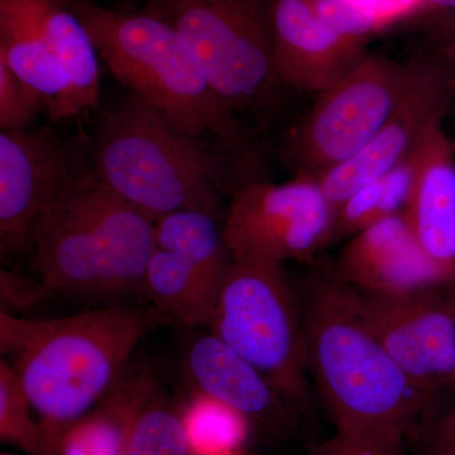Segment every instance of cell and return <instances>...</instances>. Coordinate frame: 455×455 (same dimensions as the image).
<instances>
[{"instance_id":"cell-1","label":"cell","mask_w":455,"mask_h":455,"mask_svg":"<svg viewBox=\"0 0 455 455\" xmlns=\"http://www.w3.org/2000/svg\"><path fill=\"white\" fill-rule=\"evenodd\" d=\"M161 323L151 307L44 320L0 313V349L40 416L52 455L65 431L112 390L140 341Z\"/></svg>"},{"instance_id":"cell-2","label":"cell","mask_w":455,"mask_h":455,"mask_svg":"<svg viewBox=\"0 0 455 455\" xmlns=\"http://www.w3.org/2000/svg\"><path fill=\"white\" fill-rule=\"evenodd\" d=\"M89 155L98 178L155 223L184 209L226 215L223 194L265 179L260 160L180 133L132 94L100 114Z\"/></svg>"},{"instance_id":"cell-3","label":"cell","mask_w":455,"mask_h":455,"mask_svg":"<svg viewBox=\"0 0 455 455\" xmlns=\"http://www.w3.org/2000/svg\"><path fill=\"white\" fill-rule=\"evenodd\" d=\"M300 305L307 374L335 429L409 439L434 398L368 328L357 290L334 274L307 284Z\"/></svg>"},{"instance_id":"cell-4","label":"cell","mask_w":455,"mask_h":455,"mask_svg":"<svg viewBox=\"0 0 455 455\" xmlns=\"http://www.w3.org/2000/svg\"><path fill=\"white\" fill-rule=\"evenodd\" d=\"M99 57L130 94L180 133L212 140L259 160L252 133L215 92L169 26L142 11L70 0Z\"/></svg>"},{"instance_id":"cell-5","label":"cell","mask_w":455,"mask_h":455,"mask_svg":"<svg viewBox=\"0 0 455 455\" xmlns=\"http://www.w3.org/2000/svg\"><path fill=\"white\" fill-rule=\"evenodd\" d=\"M156 223L89 171L33 235L31 265L44 296H142Z\"/></svg>"},{"instance_id":"cell-6","label":"cell","mask_w":455,"mask_h":455,"mask_svg":"<svg viewBox=\"0 0 455 455\" xmlns=\"http://www.w3.org/2000/svg\"><path fill=\"white\" fill-rule=\"evenodd\" d=\"M275 0H147L143 13L178 35L205 79L239 116L260 119L283 103Z\"/></svg>"},{"instance_id":"cell-7","label":"cell","mask_w":455,"mask_h":455,"mask_svg":"<svg viewBox=\"0 0 455 455\" xmlns=\"http://www.w3.org/2000/svg\"><path fill=\"white\" fill-rule=\"evenodd\" d=\"M209 328L256 367L290 405L307 403L300 305L283 266L235 260Z\"/></svg>"},{"instance_id":"cell-8","label":"cell","mask_w":455,"mask_h":455,"mask_svg":"<svg viewBox=\"0 0 455 455\" xmlns=\"http://www.w3.org/2000/svg\"><path fill=\"white\" fill-rule=\"evenodd\" d=\"M416 60L366 53L316 94L289 147L298 173L317 179L357 155L381 131L411 86Z\"/></svg>"},{"instance_id":"cell-9","label":"cell","mask_w":455,"mask_h":455,"mask_svg":"<svg viewBox=\"0 0 455 455\" xmlns=\"http://www.w3.org/2000/svg\"><path fill=\"white\" fill-rule=\"evenodd\" d=\"M334 212L315 179L256 180L230 196L224 236L235 260L309 262L331 243Z\"/></svg>"},{"instance_id":"cell-10","label":"cell","mask_w":455,"mask_h":455,"mask_svg":"<svg viewBox=\"0 0 455 455\" xmlns=\"http://www.w3.org/2000/svg\"><path fill=\"white\" fill-rule=\"evenodd\" d=\"M92 170L76 140L49 127L0 132V252L29 253L38 224Z\"/></svg>"},{"instance_id":"cell-11","label":"cell","mask_w":455,"mask_h":455,"mask_svg":"<svg viewBox=\"0 0 455 455\" xmlns=\"http://www.w3.org/2000/svg\"><path fill=\"white\" fill-rule=\"evenodd\" d=\"M359 293L364 322L412 382L435 398L454 382L455 302L434 289L400 296Z\"/></svg>"},{"instance_id":"cell-12","label":"cell","mask_w":455,"mask_h":455,"mask_svg":"<svg viewBox=\"0 0 455 455\" xmlns=\"http://www.w3.org/2000/svg\"><path fill=\"white\" fill-rule=\"evenodd\" d=\"M445 68L416 60L411 86L381 131L357 155L316 179L333 212L359 188L381 179L414 151L427 125L451 104Z\"/></svg>"},{"instance_id":"cell-13","label":"cell","mask_w":455,"mask_h":455,"mask_svg":"<svg viewBox=\"0 0 455 455\" xmlns=\"http://www.w3.org/2000/svg\"><path fill=\"white\" fill-rule=\"evenodd\" d=\"M333 274L364 295L400 296L435 289L454 272L427 256L403 212L349 238Z\"/></svg>"},{"instance_id":"cell-14","label":"cell","mask_w":455,"mask_h":455,"mask_svg":"<svg viewBox=\"0 0 455 455\" xmlns=\"http://www.w3.org/2000/svg\"><path fill=\"white\" fill-rule=\"evenodd\" d=\"M274 41L283 85L315 95L366 55L363 44L322 20L311 0H275Z\"/></svg>"},{"instance_id":"cell-15","label":"cell","mask_w":455,"mask_h":455,"mask_svg":"<svg viewBox=\"0 0 455 455\" xmlns=\"http://www.w3.org/2000/svg\"><path fill=\"white\" fill-rule=\"evenodd\" d=\"M443 118L427 125L410 155L407 226L431 259L455 272V151Z\"/></svg>"},{"instance_id":"cell-16","label":"cell","mask_w":455,"mask_h":455,"mask_svg":"<svg viewBox=\"0 0 455 455\" xmlns=\"http://www.w3.org/2000/svg\"><path fill=\"white\" fill-rule=\"evenodd\" d=\"M188 379L197 392L232 407L269 430L293 425L290 403L262 373L212 333L191 343L185 359Z\"/></svg>"},{"instance_id":"cell-17","label":"cell","mask_w":455,"mask_h":455,"mask_svg":"<svg viewBox=\"0 0 455 455\" xmlns=\"http://www.w3.org/2000/svg\"><path fill=\"white\" fill-rule=\"evenodd\" d=\"M0 60L51 121L82 113L68 71L47 46L25 0H0Z\"/></svg>"},{"instance_id":"cell-18","label":"cell","mask_w":455,"mask_h":455,"mask_svg":"<svg viewBox=\"0 0 455 455\" xmlns=\"http://www.w3.org/2000/svg\"><path fill=\"white\" fill-rule=\"evenodd\" d=\"M156 390L147 367H128L100 403L65 431L59 455H124L133 425Z\"/></svg>"},{"instance_id":"cell-19","label":"cell","mask_w":455,"mask_h":455,"mask_svg":"<svg viewBox=\"0 0 455 455\" xmlns=\"http://www.w3.org/2000/svg\"><path fill=\"white\" fill-rule=\"evenodd\" d=\"M156 247L178 254L218 301L235 259L224 236V215L184 209L156 221Z\"/></svg>"},{"instance_id":"cell-20","label":"cell","mask_w":455,"mask_h":455,"mask_svg":"<svg viewBox=\"0 0 455 455\" xmlns=\"http://www.w3.org/2000/svg\"><path fill=\"white\" fill-rule=\"evenodd\" d=\"M53 55L64 65L80 112L95 109L100 99L97 49L71 9L70 0H25Z\"/></svg>"},{"instance_id":"cell-21","label":"cell","mask_w":455,"mask_h":455,"mask_svg":"<svg viewBox=\"0 0 455 455\" xmlns=\"http://www.w3.org/2000/svg\"><path fill=\"white\" fill-rule=\"evenodd\" d=\"M142 298L163 323L184 328L209 326L217 305L181 257L157 247L147 265Z\"/></svg>"},{"instance_id":"cell-22","label":"cell","mask_w":455,"mask_h":455,"mask_svg":"<svg viewBox=\"0 0 455 455\" xmlns=\"http://www.w3.org/2000/svg\"><path fill=\"white\" fill-rule=\"evenodd\" d=\"M411 182L412 164L409 156L381 179L355 191L334 212L331 243L352 238L379 221L403 214Z\"/></svg>"},{"instance_id":"cell-23","label":"cell","mask_w":455,"mask_h":455,"mask_svg":"<svg viewBox=\"0 0 455 455\" xmlns=\"http://www.w3.org/2000/svg\"><path fill=\"white\" fill-rule=\"evenodd\" d=\"M191 455L238 453L251 423L241 412L196 392L181 415Z\"/></svg>"},{"instance_id":"cell-24","label":"cell","mask_w":455,"mask_h":455,"mask_svg":"<svg viewBox=\"0 0 455 455\" xmlns=\"http://www.w3.org/2000/svg\"><path fill=\"white\" fill-rule=\"evenodd\" d=\"M124 455H191L181 415L157 390L137 418Z\"/></svg>"},{"instance_id":"cell-25","label":"cell","mask_w":455,"mask_h":455,"mask_svg":"<svg viewBox=\"0 0 455 455\" xmlns=\"http://www.w3.org/2000/svg\"><path fill=\"white\" fill-rule=\"evenodd\" d=\"M22 383L7 361H0V436L32 455H52L40 423L33 420Z\"/></svg>"},{"instance_id":"cell-26","label":"cell","mask_w":455,"mask_h":455,"mask_svg":"<svg viewBox=\"0 0 455 455\" xmlns=\"http://www.w3.org/2000/svg\"><path fill=\"white\" fill-rule=\"evenodd\" d=\"M411 438L416 455H455V400L444 407L431 401L410 434Z\"/></svg>"},{"instance_id":"cell-27","label":"cell","mask_w":455,"mask_h":455,"mask_svg":"<svg viewBox=\"0 0 455 455\" xmlns=\"http://www.w3.org/2000/svg\"><path fill=\"white\" fill-rule=\"evenodd\" d=\"M405 445L397 436L337 430L307 455H406Z\"/></svg>"},{"instance_id":"cell-28","label":"cell","mask_w":455,"mask_h":455,"mask_svg":"<svg viewBox=\"0 0 455 455\" xmlns=\"http://www.w3.org/2000/svg\"><path fill=\"white\" fill-rule=\"evenodd\" d=\"M38 113L16 75L0 60V131L31 128Z\"/></svg>"},{"instance_id":"cell-29","label":"cell","mask_w":455,"mask_h":455,"mask_svg":"<svg viewBox=\"0 0 455 455\" xmlns=\"http://www.w3.org/2000/svg\"><path fill=\"white\" fill-rule=\"evenodd\" d=\"M379 31L403 20L419 16L423 0H355Z\"/></svg>"},{"instance_id":"cell-30","label":"cell","mask_w":455,"mask_h":455,"mask_svg":"<svg viewBox=\"0 0 455 455\" xmlns=\"http://www.w3.org/2000/svg\"><path fill=\"white\" fill-rule=\"evenodd\" d=\"M431 61L448 70H455V20L439 29Z\"/></svg>"},{"instance_id":"cell-31","label":"cell","mask_w":455,"mask_h":455,"mask_svg":"<svg viewBox=\"0 0 455 455\" xmlns=\"http://www.w3.org/2000/svg\"><path fill=\"white\" fill-rule=\"evenodd\" d=\"M451 17L455 20V0H423L419 16Z\"/></svg>"},{"instance_id":"cell-32","label":"cell","mask_w":455,"mask_h":455,"mask_svg":"<svg viewBox=\"0 0 455 455\" xmlns=\"http://www.w3.org/2000/svg\"><path fill=\"white\" fill-rule=\"evenodd\" d=\"M445 75H447V84L449 94H451V100L455 99V70H448L445 68Z\"/></svg>"},{"instance_id":"cell-33","label":"cell","mask_w":455,"mask_h":455,"mask_svg":"<svg viewBox=\"0 0 455 455\" xmlns=\"http://www.w3.org/2000/svg\"><path fill=\"white\" fill-rule=\"evenodd\" d=\"M122 3L123 8L134 9L137 0H119Z\"/></svg>"},{"instance_id":"cell-34","label":"cell","mask_w":455,"mask_h":455,"mask_svg":"<svg viewBox=\"0 0 455 455\" xmlns=\"http://www.w3.org/2000/svg\"><path fill=\"white\" fill-rule=\"evenodd\" d=\"M451 140H453V146H454V151H455V136H454V139Z\"/></svg>"},{"instance_id":"cell-35","label":"cell","mask_w":455,"mask_h":455,"mask_svg":"<svg viewBox=\"0 0 455 455\" xmlns=\"http://www.w3.org/2000/svg\"><path fill=\"white\" fill-rule=\"evenodd\" d=\"M230 455H243V454H241V453H239V451H238V453L230 454Z\"/></svg>"},{"instance_id":"cell-36","label":"cell","mask_w":455,"mask_h":455,"mask_svg":"<svg viewBox=\"0 0 455 455\" xmlns=\"http://www.w3.org/2000/svg\"><path fill=\"white\" fill-rule=\"evenodd\" d=\"M453 381L455 382V371H454V379H453Z\"/></svg>"},{"instance_id":"cell-37","label":"cell","mask_w":455,"mask_h":455,"mask_svg":"<svg viewBox=\"0 0 455 455\" xmlns=\"http://www.w3.org/2000/svg\"><path fill=\"white\" fill-rule=\"evenodd\" d=\"M2 455H11V454H2Z\"/></svg>"}]
</instances>
